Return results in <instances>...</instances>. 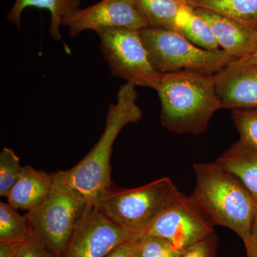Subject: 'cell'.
I'll return each mask as SVG.
<instances>
[{"label":"cell","mask_w":257,"mask_h":257,"mask_svg":"<svg viewBox=\"0 0 257 257\" xmlns=\"http://www.w3.org/2000/svg\"><path fill=\"white\" fill-rule=\"evenodd\" d=\"M50 195L25 217L32 237L61 257L89 203L67 182L62 170L52 173Z\"/></svg>","instance_id":"5b68a950"},{"label":"cell","mask_w":257,"mask_h":257,"mask_svg":"<svg viewBox=\"0 0 257 257\" xmlns=\"http://www.w3.org/2000/svg\"><path fill=\"white\" fill-rule=\"evenodd\" d=\"M214 226L190 197L184 194L167 207L154 221L146 234L155 235L183 251L214 234Z\"/></svg>","instance_id":"ba28073f"},{"label":"cell","mask_w":257,"mask_h":257,"mask_svg":"<svg viewBox=\"0 0 257 257\" xmlns=\"http://www.w3.org/2000/svg\"><path fill=\"white\" fill-rule=\"evenodd\" d=\"M231 111V117L239 134L240 141L257 150V107Z\"/></svg>","instance_id":"7402d4cb"},{"label":"cell","mask_w":257,"mask_h":257,"mask_svg":"<svg viewBox=\"0 0 257 257\" xmlns=\"http://www.w3.org/2000/svg\"><path fill=\"white\" fill-rule=\"evenodd\" d=\"M101 52L111 74L135 87L156 90L162 73L152 64L140 31L124 28H102L96 32Z\"/></svg>","instance_id":"52a82bcc"},{"label":"cell","mask_w":257,"mask_h":257,"mask_svg":"<svg viewBox=\"0 0 257 257\" xmlns=\"http://www.w3.org/2000/svg\"><path fill=\"white\" fill-rule=\"evenodd\" d=\"M131 238L89 203L61 257H105Z\"/></svg>","instance_id":"9c48e42d"},{"label":"cell","mask_w":257,"mask_h":257,"mask_svg":"<svg viewBox=\"0 0 257 257\" xmlns=\"http://www.w3.org/2000/svg\"><path fill=\"white\" fill-rule=\"evenodd\" d=\"M138 97L135 86L127 82L121 86L116 103L108 108L105 127L97 143L79 163L62 171L69 185L89 204L111 185L110 159L120 132L130 123L143 119V112L137 104Z\"/></svg>","instance_id":"3957f363"},{"label":"cell","mask_w":257,"mask_h":257,"mask_svg":"<svg viewBox=\"0 0 257 257\" xmlns=\"http://www.w3.org/2000/svg\"><path fill=\"white\" fill-rule=\"evenodd\" d=\"M191 200L213 226L234 231L247 242L257 217V202L237 177L216 162L195 164Z\"/></svg>","instance_id":"7a4b0ae2"},{"label":"cell","mask_w":257,"mask_h":257,"mask_svg":"<svg viewBox=\"0 0 257 257\" xmlns=\"http://www.w3.org/2000/svg\"><path fill=\"white\" fill-rule=\"evenodd\" d=\"M156 91L162 105L161 124L171 133H204L221 109L212 74L189 70L162 73Z\"/></svg>","instance_id":"6da1fadb"},{"label":"cell","mask_w":257,"mask_h":257,"mask_svg":"<svg viewBox=\"0 0 257 257\" xmlns=\"http://www.w3.org/2000/svg\"><path fill=\"white\" fill-rule=\"evenodd\" d=\"M62 26L68 28L70 37L86 30L124 28L141 31L150 27L135 0H101L79 8L64 18Z\"/></svg>","instance_id":"30bf717a"},{"label":"cell","mask_w":257,"mask_h":257,"mask_svg":"<svg viewBox=\"0 0 257 257\" xmlns=\"http://www.w3.org/2000/svg\"><path fill=\"white\" fill-rule=\"evenodd\" d=\"M18 257H56L38 240L31 237L24 241L19 250Z\"/></svg>","instance_id":"cb8c5ba5"},{"label":"cell","mask_w":257,"mask_h":257,"mask_svg":"<svg viewBox=\"0 0 257 257\" xmlns=\"http://www.w3.org/2000/svg\"><path fill=\"white\" fill-rule=\"evenodd\" d=\"M23 242H0V257H18Z\"/></svg>","instance_id":"484cf974"},{"label":"cell","mask_w":257,"mask_h":257,"mask_svg":"<svg viewBox=\"0 0 257 257\" xmlns=\"http://www.w3.org/2000/svg\"><path fill=\"white\" fill-rule=\"evenodd\" d=\"M52 185V173L26 165L6 197L8 203L17 209L32 210L45 202L50 195Z\"/></svg>","instance_id":"4fadbf2b"},{"label":"cell","mask_w":257,"mask_h":257,"mask_svg":"<svg viewBox=\"0 0 257 257\" xmlns=\"http://www.w3.org/2000/svg\"><path fill=\"white\" fill-rule=\"evenodd\" d=\"M216 162L237 177L257 202V150L239 140L221 155Z\"/></svg>","instance_id":"5bb4252c"},{"label":"cell","mask_w":257,"mask_h":257,"mask_svg":"<svg viewBox=\"0 0 257 257\" xmlns=\"http://www.w3.org/2000/svg\"><path fill=\"white\" fill-rule=\"evenodd\" d=\"M214 77L221 109L257 107V64L249 56L233 57Z\"/></svg>","instance_id":"8fae6325"},{"label":"cell","mask_w":257,"mask_h":257,"mask_svg":"<svg viewBox=\"0 0 257 257\" xmlns=\"http://www.w3.org/2000/svg\"><path fill=\"white\" fill-rule=\"evenodd\" d=\"M105 257H133L130 240L123 243V244L120 245L118 247L114 248L110 253H108Z\"/></svg>","instance_id":"4316f807"},{"label":"cell","mask_w":257,"mask_h":257,"mask_svg":"<svg viewBox=\"0 0 257 257\" xmlns=\"http://www.w3.org/2000/svg\"><path fill=\"white\" fill-rule=\"evenodd\" d=\"M181 195L172 180L163 177L134 189L117 188L111 184L92 203L134 238L146 234L161 213Z\"/></svg>","instance_id":"277c9868"},{"label":"cell","mask_w":257,"mask_h":257,"mask_svg":"<svg viewBox=\"0 0 257 257\" xmlns=\"http://www.w3.org/2000/svg\"><path fill=\"white\" fill-rule=\"evenodd\" d=\"M210 25L221 50L232 57H248L257 47V24L194 8Z\"/></svg>","instance_id":"7c38bea8"},{"label":"cell","mask_w":257,"mask_h":257,"mask_svg":"<svg viewBox=\"0 0 257 257\" xmlns=\"http://www.w3.org/2000/svg\"><path fill=\"white\" fill-rule=\"evenodd\" d=\"M175 25L176 31L197 46L208 50H219L210 25L187 3L179 10Z\"/></svg>","instance_id":"2e32d148"},{"label":"cell","mask_w":257,"mask_h":257,"mask_svg":"<svg viewBox=\"0 0 257 257\" xmlns=\"http://www.w3.org/2000/svg\"><path fill=\"white\" fill-rule=\"evenodd\" d=\"M152 28L176 30V19L186 0H135Z\"/></svg>","instance_id":"e0dca14e"},{"label":"cell","mask_w":257,"mask_h":257,"mask_svg":"<svg viewBox=\"0 0 257 257\" xmlns=\"http://www.w3.org/2000/svg\"><path fill=\"white\" fill-rule=\"evenodd\" d=\"M194 8L205 9L257 24V0H186Z\"/></svg>","instance_id":"ac0fdd59"},{"label":"cell","mask_w":257,"mask_h":257,"mask_svg":"<svg viewBox=\"0 0 257 257\" xmlns=\"http://www.w3.org/2000/svg\"><path fill=\"white\" fill-rule=\"evenodd\" d=\"M81 0H15L14 4L7 15L10 23L21 30V18L24 10L28 8H37L48 10L51 15L49 33L53 40L61 41L60 28L67 15L79 9Z\"/></svg>","instance_id":"9a60e30c"},{"label":"cell","mask_w":257,"mask_h":257,"mask_svg":"<svg viewBox=\"0 0 257 257\" xmlns=\"http://www.w3.org/2000/svg\"><path fill=\"white\" fill-rule=\"evenodd\" d=\"M218 239L215 233L182 251L179 257H216Z\"/></svg>","instance_id":"603a6c76"},{"label":"cell","mask_w":257,"mask_h":257,"mask_svg":"<svg viewBox=\"0 0 257 257\" xmlns=\"http://www.w3.org/2000/svg\"><path fill=\"white\" fill-rule=\"evenodd\" d=\"M249 57H251L253 62L257 64V47L256 50L254 51V52H253L252 55L249 56Z\"/></svg>","instance_id":"83f0119b"},{"label":"cell","mask_w":257,"mask_h":257,"mask_svg":"<svg viewBox=\"0 0 257 257\" xmlns=\"http://www.w3.org/2000/svg\"><path fill=\"white\" fill-rule=\"evenodd\" d=\"M244 245L246 257H257V217L253 224L249 239Z\"/></svg>","instance_id":"d4e9b609"},{"label":"cell","mask_w":257,"mask_h":257,"mask_svg":"<svg viewBox=\"0 0 257 257\" xmlns=\"http://www.w3.org/2000/svg\"><path fill=\"white\" fill-rule=\"evenodd\" d=\"M18 210L0 202V242H24L32 237L25 216Z\"/></svg>","instance_id":"d6986e66"},{"label":"cell","mask_w":257,"mask_h":257,"mask_svg":"<svg viewBox=\"0 0 257 257\" xmlns=\"http://www.w3.org/2000/svg\"><path fill=\"white\" fill-rule=\"evenodd\" d=\"M133 257H179L182 251L167 240L145 234L130 240Z\"/></svg>","instance_id":"ffe728a7"},{"label":"cell","mask_w":257,"mask_h":257,"mask_svg":"<svg viewBox=\"0 0 257 257\" xmlns=\"http://www.w3.org/2000/svg\"><path fill=\"white\" fill-rule=\"evenodd\" d=\"M140 35L152 64L160 73L189 70L214 75L233 58L222 50L201 48L176 30L150 27Z\"/></svg>","instance_id":"8992f818"},{"label":"cell","mask_w":257,"mask_h":257,"mask_svg":"<svg viewBox=\"0 0 257 257\" xmlns=\"http://www.w3.org/2000/svg\"><path fill=\"white\" fill-rule=\"evenodd\" d=\"M20 158L12 149L5 147L0 153V196L7 197L23 172Z\"/></svg>","instance_id":"44dd1931"}]
</instances>
